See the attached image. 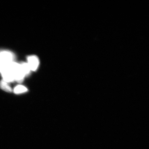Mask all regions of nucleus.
Returning <instances> with one entry per match:
<instances>
[{"label": "nucleus", "mask_w": 149, "mask_h": 149, "mask_svg": "<svg viewBox=\"0 0 149 149\" xmlns=\"http://www.w3.org/2000/svg\"><path fill=\"white\" fill-rule=\"evenodd\" d=\"M8 66L13 72L15 80L18 83H22L25 76L22 72L20 64L13 61L9 64Z\"/></svg>", "instance_id": "1"}, {"label": "nucleus", "mask_w": 149, "mask_h": 149, "mask_svg": "<svg viewBox=\"0 0 149 149\" xmlns=\"http://www.w3.org/2000/svg\"><path fill=\"white\" fill-rule=\"evenodd\" d=\"M13 54L10 52L3 51L0 52V62L6 65L13 62Z\"/></svg>", "instance_id": "2"}, {"label": "nucleus", "mask_w": 149, "mask_h": 149, "mask_svg": "<svg viewBox=\"0 0 149 149\" xmlns=\"http://www.w3.org/2000/svg\"><path fill=\"white\" fill-rule=\"evenodd\" d=\"M1 73L2 76L3 80L7 83H10L14 81V77L13 72L9 67L8 65L6 68L1 72Z\"/></svg>", "instance_id": "3"}, {"label": "nucleus", "mask_w": 149, "mask_h": 149, "mask_svg": "<svg viewBox=\"0 0 149 149\" xmlns=\"http://www.w3.org/2000/svg\"><path fill=\"white\" fill-rule=\"evenodd\" d=\"M28 64L31 70L35 71L39 67L40 62L39 59L36 56H30L27 58Z\"/></svg>", "instance_id": "4"}, {"label": "nucleus", "mask_w": 149, "mask_h": 149, "mask_svg": "<svg viewBox=\"0 0 149 149\" xmlns=\"http://www.w3.org/2000/svg\"><path fill=\"white\" fill-rule=\"evenodd\" d=\"M0 88L3 91L8 93H10L12 91V89L8 85V83L4 81L3 80H1L0 82Z\"/></svg>", "instance_id": "5"}, {"label": "nucleus", "mask_w": 149, "mask_h": 149, "mask_svg": "<svg viewBox=\"0 0 149 149\" xmlns=\"http://www.w3.org/2000/svg\"><path fill=\"white\" fill-rule=\"evenodd\" d=\"M20 65L22 72L24 73L25 76L29 75L30 74L31 70L29 68L28 63H22Z\"/></svg>", "instance_id": "6"}, {"label": "nucleus", "mask_w": 149, "mask_h": 149, "mask_svg": "<svg viewBox=\"0 0 149 149\" xmlns=\"http://www.w3.org/2000/svg\"><path fill=\"white\" fill-rule=\"evenodd\" d=\"M27 89L22 85H19L16 86L14 89V92L15 94H20L27 92Z\"/></svg>", "instance_id": "7"}, {"label": "nucleus", "mask_w": 149, "mask_h": 149, "mask_svg": "<svg viewBox=\"0 0 149 149\" xmlns=\"http://www.w3.org/2000/svg\"><path fill=\"white\" fill-rule=\"evenodd\" d=\"M8 65L4 64V63L0 62V72H1L3 70L6 68Z\"/></svg>", "instance_id": "8"}]
</instances>
